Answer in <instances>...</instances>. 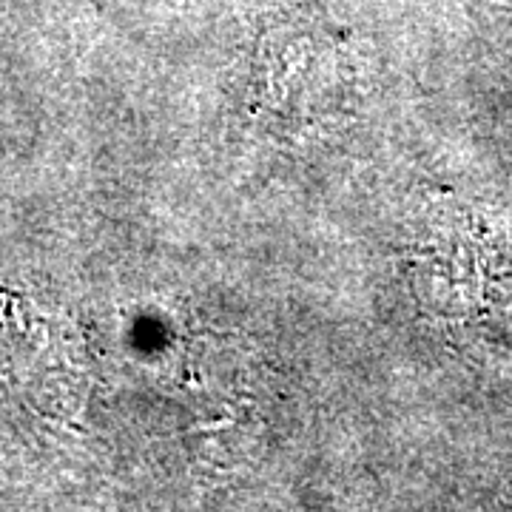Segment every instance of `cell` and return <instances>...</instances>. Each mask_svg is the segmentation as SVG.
<instances>
[{
    "mask_svg": "<svg viewBox=\"0 0 512 512\" xmlns=\"http://www.w3.org/2000/svg\"><path fill=\"white\" fill-rule=\"evenodd\" d=\"M507 274L504 242L470 205L439 202L407 245V276L421 305L436 319L470 325L501 302Z\"/></svg>",
    "mask_w": 512,
    "mask_h": 512,
    "instance_id": "cell-1",
    "label": "cell"
},
{
    "mask_svg": "<svg viewBox=\"0 0 512 512\" xmlns=\"http://www.w3.org/2000/svg\"><path fill=\"white\" fill-rule=\"evenodd\" d=\"M259 103L276 123L302 126L305 117L336 114L345 89V57L313 26H274L259 43Z\"/></svg>",
    "mask_w": 512,
    "mask_h": 512,
    "instance_id": "cell-2",
    "label": "cell"
}]
</instances>
